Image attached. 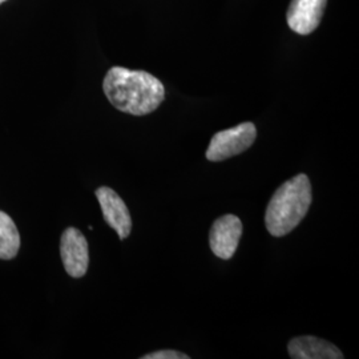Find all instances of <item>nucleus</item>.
<instances>
[{"instance_id": "1", "label": "nucleus", "mask_w": 359, "mask_h": 359, "mask_svg": "<svg viewBox=\"0 0 359 359\" xmlns=\"http://www.w3.org/2000/svg\"><path fill=\"white\" fill-rule=\"evenodd\" d=\"M103 90L116 109L133 116L152 114L165 99V88L157 77L124 67H112L107 72Z\"/></svg>"}, {"instance_id": "2", "label": "nucleus", "mask_w": 359, "mask_h": 359, "mask_svg": "<svg viewBox=\"0 0 359 359\" xmlns=\"http://www.w3.org/2000/svg\"><path fill=\"white\" fill-rule=\"evenodd\" d=\"M311 184L306 175L299 173L274 192L266 208V229L274 237H283L294 231L311 205Z\"/></svg>"}, {"instance_id": "3", "label": "nucleus", "mask_w": 359, "mask_h": 359, "mask_svg": "<svg viewBox=\"0 0 359 359\" xmlns=\"http://www.w3.org/2000/svg\"><path fill=\"white\" fill-rule=\"evenodd\" d=\"M257 129L253 123H243L234 128L217 132L208 147L206 158L217 163L241 154L256 142Z\"/></svg>"}, {"instance_id": "4", "label": "nucleus", "mask_w": 359, "mask_h": 359, "mask_svg": "<svg viewBox=\"0 0 359 359\" xmlns=\"http://www.w3.org/2000/svg\"><path fill=\"white\" fill-rule=\"evenodd\" d=\"M60 255L65 269L71 277L81 278L90 265L88 243L76 228L65 229L60 241Z\"/></svg>"}, {"instance_id": "5", "label": "nucleus", "mask_w": 359, "mask_h": 359, "mask_svg": "<svg viewBox=\"0 0 359 359\" xmlns=\"http://www.w3.org/2000/svg\"><path fill=\"white\" fill-rule=\"evenodd\" d=\"M243 236V222L234 215L218 218L209 233V244L215 256L229 259L236 253Z\"/></svg>"}, {"instance_id": "6", "label": "nucleus", "mask_w": 359, "mask_h": 359, "mask_svg": "<svg viewBox=\"0 0 359 359\" xmlns=\"http://www.w3.org/2000/svg\"><path fill=\"white\" fill-rule=\"evenodd\" d=\"M327 0H292L287 8V26L298 35H310L321 23Z\"/></svg>"}, {"instance_id": "7", "label": "nucleus", "mask_w": 359, "mask_h": 359, "mask_svg": "<svg viewBox=\"0 0 359 359\" xmlns=\"http://www.w3.org/2000/svg\"><path fill=\"white\" fill-rule=\"evenodd\" d=\"M96 197L102 206L105 222L117 231L120 240H126L132 231V218L123 198L108 187L99 188Z\"/></svg>"}, {"instance_id": "8", "label": "nucleus", "mask_w": 359, "mask_h": 359, "mask_svg": "<svg viewBox=\"0 0 359 359\" xmlns=\"http://www.w3.org/2000/svg\"><path fill=\"white\" fill-rule=\"evenodd\" d=\"M287 351L293 359H342L344 354L333 344L317 337H297L293 338Z\"/></svg>"}, {"instance_id": "9", "label": "nucleus", "mask_w": 359, "mask_h": 359, "mask_svg": "<svg viewBox=\"0 0 359 359\" xmlns=\"http://www.w3.org/2000/svg\"><path fill=\"white\" fill-rule=\"evenodd\" d=\"M20 248V234L13 218L0 210V259H13Z\"/></svg>"}, {"instance_id": "10", "label": "nucleus", "mask_w": 359, "mask_h": 359, "mask_svg": "<svg viewBox=\"0 0 359 359\" xmlns=\"http://www.w3.org/2000/svg\"><path fill=\"white\" fill-rule=\"evenodd\" d=\"M142 359H189V357L187 354H182L175 350H161V351L147 354L142 357Z\"/></svg>"}, {"instance_id": "11", "label": "nucleus", "mask_w": 359, "mask_h": 359, "mask_svg": "<svg viewBox=\"0 0 359 359\" xmlns=\"http://www.w3.org/2000/svg\"><path fill=\"white\" fill-rule=\"evenodd\" d=\"M4 1H7V0H0V4H3Z\"/></svg>"}]
</instances>
